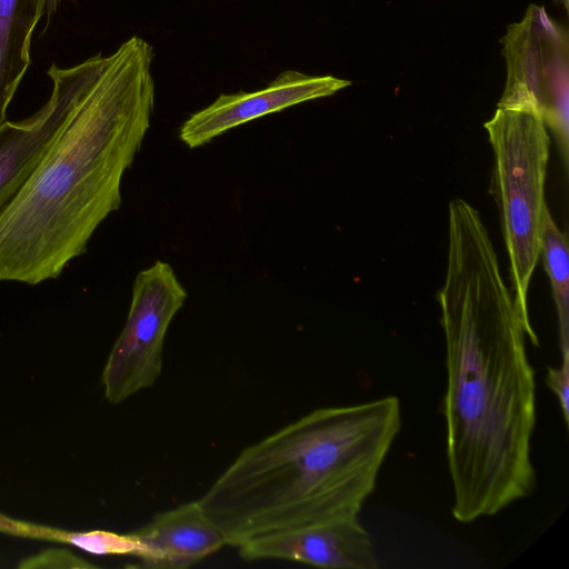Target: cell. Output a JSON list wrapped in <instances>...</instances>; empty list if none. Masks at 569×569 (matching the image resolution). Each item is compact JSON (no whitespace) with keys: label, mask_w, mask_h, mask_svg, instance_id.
Returning <instances> with one entry per match:
<instances>
[{"label":"cell","mask_w":569,"mask_h":569,"mask_svg":"<svg viewBox=\"0 0 569 569\" xmlns=\"http://www.w3.org/2000/svg\"><path fill=\"white\" fill-rule=\"evenodd\" d=\"M446 343L442 400L452 516L462 523L493 516L536 486L531 337L479 211L448 207V251L438 293Z\"/></svg>","instance_id":"cell-1"},{"label":"cell","mask_w":569,"mask_h":569,"mask_svg":"<svg viewBox=\"0 0 569 569\" xmlns=\"http://www.w3.org/2000/svg\"><path fill=\"white\" fill-rule=\"evenodd\" d=\"M485 129L493 152L490 193L509 257L512 296L531 343L538 347L529 318L528 291L549 213L546 178L550 136L538 113L520 109L497 108Z\"/></svg>","instance_id":"cell-4"},{"label":"cell","mask_w":569,"mask_h":569,"mask_svg":"<svg viewBox=\"0 0 569 569\" xmlns=\"http://www.w3.org/2000/svg\"><path fill=\"white\" fill-rule=\"evenodd\" d=\"M350 84L349 80L333 76L284 70L260 90L220 94L182 123L179 138L190 149L202 147L230 129L306 101L333 96Z\"/></svg>","instance_id":"cell-7"},{"label":"cell","mask_w":569,"mask_h":569,"mask_svg":"<svg viewBox=\"0 0 569 569\" xmlns=\"http://www.w3.org/2000/svg\"><path fill=\"white\" fill-rule=\"evenodd\" d=\"M44 14V0H0V126L30 66L33 30Z\"/></svg>","instance_id":"cell-11"},{"label":"cell","mask_w":569,"mask_h":569,"mask_svg":"<svg viewBox=\"0 0 569 569\" xmlns=\"http://www.w3.org/2000/svg\"><path fill=\"white\" fill-rule=\"evenodd\" d=\"M20 569H54V568H76L90 569L97 568L96 565L86 561L83 558L66 549H47L41 552L27 557L18 563Z\"/></svg>","instance_id":"cell-13"},{"label":"cell","mask_w":569,"mask_h":569,"mask_svg":"<svg viewBox=\"0 0 569 569\" xmlns=\"http://www.w3.org/2000/svg\"><path fill=\"white\" fill-rule=\"evenodd\" d=\"M62 0H44V14L49 19L53 14Z\"/></svg>","instance_id":"cell-15"},{"label":"cell","mask_w":569,"mask_h":569,"mask_svg":"<svg viewBox=\"0 0 569 569\" xmlns=\"http://www.w3.org/2000/svg\"><path fill=\"white\" fill-rule=\"evenodd\" d=\"M506 84L497 108L538 113L568 163L569 34L546 8L531 3L500 39Z\"/></svg>","instance_id":"cell-5"},{"label":"cell","mask_w":569,"mask_h":569,"mask_svg":"<svg viewBox=\"0 0 569 569\" xmlns=\"http://www.w3.org/2000/svg\"><path fill=\"white\" fill-rule=\"evenodd\" d=\"M153 48L132 36L77 64L78 88L42 158L0 211V281L56 279L121 204V180L150 127Z\"/></svg>","instance_id":"cell-2"},{"label":"cell","mask_w":569,"mask_h":569,"mask_svg":"<svg viewBox=\"0 0 569 569\" xmlns=\"http://www.w3.org/2000/svg\"><path fill=\"white\" fill-rule=\"evenodd\" d=\"M52 90L31 117L0 126V211L31 174L66 119L78 88V67L48 70Z\"/></svg>","instance_id":"cell-9"},{"label":"cell","mask_w":569,"mask_h":569,"mask_svg":"<svg viewBox=\"0 0 569 569\" xmlns=\"http://www.w3.org/2000/svg\"><path fill=\"white\" fill-rule=\"evenodd\" d=\"M556 307L561 360H569V253L568 239L547 214L541 253Z\"/></svg>","instance_id":"cell-12"},{"label":"cell","mask_w":569,"mask_h":569,"mask_svg":"<svg viewBox=\"0 0 569 569\" xmlns=\"http://www.w3.org/2000/svg\"><path fill=\"white\" fill-rule=\"evenodd\" d=\"M400 429L396 396L316 409L246 447L198 502L237 548L358 518Z\"/></svg>","instance_id":"cell-3"},{"label":"cell","mask_w":569,"mask_h":569,"mask_svg":"<svg viewBox=\"0 0 569 569\" xmlns=\"http://www.w3.org/2000/svg\"><path fill=\"white\" fill-rule=\"evenodd\" d=\"M238 549L244 560L278 559L327 569L378 568L372 540L358 518L260 536Z\"/></svg>","instance_id":"cell-8"},{"label":"cell","mask_w":569,"mask_h":569,"mask_svg":"<svg viewBox=\"0 0 569 569\" xmlns=\"http://www.w3.org/2000/svg\"><path fill=\"white\" fill-rule=\"evenodd\" d=\"M558 7H561L565 11L569 9V0H552Z\"/></svg>","instance_id":"cell-16"},{"label":"cell","mask_w":569,"mask_h":569,"mask_svg":"<svg viewBox=\"0 0 569 569\" xmlns=\"http://www.w3.org/2000/svg\"><path fill=\"white\" fill-rule=\"evenodd\" d=\"M134 532L143 545L142 568H189L227 545L198 500L156 515Z\"/></svg>","instance_id":"cell-10"},{"label":"cell","mask_w":569,"mask_h":569,"mask_svg":"<svg viewBox=\"0 0 569 569\" xmlns=\"http://www.w3.org/2000/svg\"><path fill=\"white\" fill-rule=\"evenodd\" d=\"M546 383L558 399L566 426L569 425V360L557 368L548 367Z\"/></svg>","instance_id":"cell-14"},{"label":"cell","mask_w":569,"mask_h":569,"mask_svg":"<svg viewBox=\"0 0 569 569\" xmlns=\"http://www.w3.org/2000/svg\"><path fill=\"white\" fill-rule=\"evenodd\" d=\"M186 299L187 291L168 262L157 260L137 274L127 321L101 375L110 403L157 382L168 328Z\"/></svg>","instance_id":"cell-6"}]
</instances>
